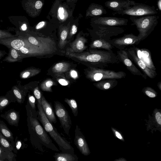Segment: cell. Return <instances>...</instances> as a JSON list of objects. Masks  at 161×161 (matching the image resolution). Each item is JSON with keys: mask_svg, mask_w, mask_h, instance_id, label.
I'll use <instances>...</instances> for the list:
<instances>
[{"mask_svg": "<svg viewBox=\"0 0 161 161\" xmlns=\"http://www.w3.org/2000/svg\"><path fill=\"white\" fill-rule=\"evenodd\" d=\"M21 28L23 31H25L27 29V26L25 24H24L21 26Z\"/></svg>", "mask_w": 161, "mask_h": 161, "instance_id": "obj_49", "label": "cell"}, {"mask_svg": "<svg viewBox=\"0 0 161 161\" xmlns=\"http://www.w3.org/2000/svg\"><path fill=\"white\" fill-rule=\"evenodd\" d=\"M77 31V27L75 25H73L72 26L71 34L72 35L75 34Z\"/></svg>", "mask_w": 161, "mask_h": 161, "instance_id": "obj_43", "label": "cell"}, {"mask_svg": "<svg viewBox=\"0 0 161 161\" xmlns=\"http://www.w3.org/2000/svg\"><path fill=\"white\" fill-rule=\"evenodd\" d=\"M16 156L12 152L6 151L0 147V161H15Z\"/></svg>", "mask_w": 161, "mask_h": 161, "instance_id": "obj_25", "label": "cell"}, {"mask_svg": "<svg viewBox=\"0 0 161 161\" xmlns=\"http://www.w3.org/2000/svg\"><path fill=\"white\" fill-rule=\"evenodd\" d=\"M115 134L116 136L118 138L120 139H122V136L119 132L117 131H116Z\"/></svg>", "mask_w": 161, "mask_h": 161, "instance_id": "obj_46", "label": "cell"}, {"mask_svg": "<svg viewBox=\"0 0 161 161\" xmlns=\"http://www.w3.org/2000/svg\"><path fill=\"white\" fill-rule=\"evenodd\" d=\"M94 36L96 39H101L108 42L111 37L123 33L125 30L123 28L96 24Z\"/></svg>", "mask_w": 161, "mask_h": 161, "instance_id": "obj_7", "label": "cell"}, {"mask_svg": "<svg viewBox=\"0 0 161 161\" xmlns=\"http://www.w3.org/2000/svg\"><path fill=\"white\" fill-rule=\"evenodd\" d=\"M96 24L110 26L126 25L128 20L124 18L114 17H98L94 20Z\"/></svg>", "mask_w": 161, "mask_h": 161, "instance_id": "obj_12", "label": "cell"}, {"mask_svg": "<svg viewBox=\"0 0 161 161\" xmlns=\"http://www.w3.org/2000/svg\"><path fill=\"white\" fill-rule=\"evenodd\" d=\"M155 118L157 123L160 125H161V114L159 112L156 113Z\"/></svg>", "mask_w": 161, "mask_h": 161, "instance_id": "obj_39", "label": "cell"}, {"mask_svg": "<svg viewBox=\"0 0 161 161\" xmlns=\"http://www.w3.org/2000/svg\"><path fill=\"white\" fill-rule=\"evenodd\" d=\"M45 22L44 21H41L39 22L36 26V29H39L43 26L45 25Z\"/></svg>", "mask_w": 161, "mask_h": 161, "instance_id": "obj_42", "label": "cell"}, {"mask_svg": "<svg viewBox=\"0 0 161 161\" xmlns=\"http://www.w3.org/2000/svg\"><path fill=\"white\" fill-rule=\"evenodd\" d=\"M58 12L59 14H63L64 13V9L62 7H60L58 9Z\"/></svg>", "mask_w": 161, "mask_h": 161, "instance_id": "obj_47", "label": "cell"}, {"mask_svg": "<svg viewBox=\"0 0 161 161\" xmlns=\"http://www.w3.org/2000/svg\"><path fill=\"white\" fill-rule=\"evenodd\" d=\"M28 103L32 110L34 111H36L35 105L36 99L35 97L33 95H31L29 94H28Z\"/></svg>", "mask_w": 161, "mask_h": 161, "instance_id": "obj_33", "label": "cell"}, {"mask_svg": "<svg viewBox=\"0 0 161 161\" xmlns=\"http://www.w3.org/2000/svg\"><path fill=\"white\" fill-rule=\"evenodd\" d=\"M71 76L74 78H75L77 77V72L75 70H72L70 72Z\"/></svg>", "mask_w": 161, "mask_h": 161, "instance_id": "obj_44", "label": "cell"}, {"mask_svg": "<svg viewBox=\"0 0 161 161\" xmlns=\"http://www.w3.org/2000/svg\"><path fill=\"white\" fill-rule=\"evenodd\" d=\"M59 16L60 18L62 19H63L64 18V14H59Z\"/></svg>", "mask_w": 161, "mask_h": 161, "instance_id": "obj_50", "label": "cell"}, {"mask_svg": "<svg viewBox=\"0 0 161 161\" xmlns=\"http://www.w3.org/2000/svg\"><path fill=\"white\" fill-rule=\"evenodd\" d=\"M126 76V74L124 71H115L91 67L88 68L86 73V77L93 82L109 79H120Z\"/></svg>", "mask_w": 161, "mask_h": 161, "instance_id": "obj_5", "label": "cell"}, {"mask_svg": "<svg viewBox=\"0 0 161 161\" xmlns=\"http://www.w3.org/2000/svg\"><path fill=\"white\" fill-rule=\"evenodd\" d=\"M118 81L115 79H109L101 80L94 84L97 88L101 89L108 90L116 86Z\"/></svg>", "mask_w": 161, "mask_h": 161, "instance_id": "obj_19", "label": "cell"}, {"mask_svg": "<svg viewBox=\"0 0 161 161\" xmlns=\"http://www.w3.org/2000/svg\"><path fill=\"white\" fill-rule=\"evenodd\" d=\"M41 106L43 111L49 122L52 124H56L57 120L53 111L52 105L42 95Z\"/></svg>", "mask_w": 161, "mask_h": 161, "instance_id": "obj_15", "label": "cell"}, {"mask_svg": "<svg viewBox=\"0 0 161 161\" xmlns=\"http://www.w3.org/2000/svg\"><path fill=\"white\" fill-rule=\"evenodd\" d=\"M0 132L10 142L14 148L13 151L14 152L15 145L13 134L6 124L2 120H0Z\"/></svg>", "mask_w": 161, "mask_h": 161, "instance_id": "obj_17", "label": "cell"}, {"mask_svg": "<svg viewBox=\"0 0 161 161\" xmlns=\"http://www.w3.org/2000/svg\"><path fill=\"white\" fill-rule=\"evenodd\" d=\"M14 36L11 33L0 30V39L14 37Z\"/></svg>", "mask_w": 161, "mask_h": 161, "instance_id": "obj_36", "label": "cell"}, {"mask_svg": "<svg viewBox=\"0 0 161 161\" xmlns=\"http://www.w3.org/2000/svg\"><path fill=\"white\" fill-rule=\"evenodd\" d=\"M67 36V32L66 30L63 31L61 33L59 44L62 46L64 45L65 43V40Z\"/></svg>", "mask_w": 161, "mask_h": 161, "instance_id": "obj_35", "label": "cell"}, {"mask_svg": "<svg viewBox=\"0 0 161 161\" xmlns=\"http://www.w3.org/2000/svg\"><path fill=\"white\" fill-rule=\"evenodd\" d=\"M158 17L155 14L141 17L130 16L129 19L132 22L131 25H135L139 31L137 36L142 40L153 30L158 24Z\"/></svg>", "mask_w": 161, "mask_h": 161, "instance_id": "obj_4", "label": "cell"}, {"mask_svg": "<svg viewBox=\"0 0 161 161\" xmlns=\"http://www.w3.org/2000/svg\"><path fill=\"white\" fill-rule=\"evenodd\" d=\"M129 58L142 70L147 76L151 78H153L157 75L155 70L148 67L144 62L137 56L136 47H131L126 50Z\"/></svg>", "mask_w": 161, "mask_h": 161, "instance_id": "obj_10", "label": "cell"}, {"mask_svg": "<svg viewBox=\"0 0 161 161\" xmlns=\"http://www.w3.org/2000/svg\"><path fill=\"white\" fill-rule=\"evenodd\" d=\"M90 47L92 48H102L107 51H111L114 47L108 42L105 40L96 39L91 44Z\"/></svg>", "mask_w": 161, "mask_h": 161, "instance_id": "obj_22", "label": "cell"}, {"mask_svg": "<svg viewBox=\"0 0 161 161\" xmlns=\"http://www.w3.org/2000/svg\"><path fill=\"white\" fill-rule=\"evenodd\" d=\"M42 3L40 1H37L35 4V7L37 9H40L42 6Z\"/></svg>", "mask_w": 161, "mask_h": 161, "instance_id": "obj_41", "label": "cell"}, {"mask_svg": "<svg viewBox=\"0 0 161 161\" xmlns=\"http://www.w3.org/2000/svg\"><path fill=\"white\" fill-rule=\"evenodd\" d=\"M28 113L29 129L32 145L42 152L45 151L44 149L45 148L59 151L40 123L37 118V112L31 109L29 110Z\"/></svg>", "mask_w": 161, "mask_h": 161, "instance_id": "obj_1", "label": "cell"}, {"mask_svg": "<svg viewBox=\"0 0 161 161\" xmlns=\"http://www.w3.org/2000/svg\"><path fill=\"white\" fill-rule=\"evenodd\" d=\"M53 85V82L51 80H47L42 83L41 88L43 91L52 92L51 87Z\"/></svg>", "mask_w": 161, "mask_h": 161, "instance_id": "obj_32", "label": "cell"}, {"mask_svg": "<svg viewBox=\"0 0 161 161\" xmlns=\"http://www.w3.org/2000/svg\"><path fill=\"white\" fill-rule=\"evenodd\" d=\"M135 3L131 0H109L105 3V5L108 8L117 12L132 6Z\"/></svg>", "mask_w": 161, "mask_h": 161, "instance_id": "obj_14", "label": "cell"}, {"mask_svg": "<svg viewBox=\"0 0 161 161\" xmlns=\"http://www.w3.org/2000/svg\"><path fill=\"white\" fill-rule=\"evenodd\" d=\"M38 111L37 119L42 124L45 131L57 144L62 152L74 154V149L70 142L64 138L62 137L57 131V129L47 119L41 105L37 103Z\"/></svg>", "mask_w": 161, "mask_h": 161, "instance_id": "obj_3", "label": "cell"}, {"mask_svg": "<svg viewBox=\"0 0 161 161\" xmlns=\"http://www.w3.org/2000/svg\"><path fill=\"white\" fill-rule=\"evenodd\" d=\"M86 42V40L82 37H80L76 39L71 45L72 51L78 53L82 52L86 47L85 45V43Z\"/></svg>", "mask_w": 161, "mask_h": 161, "instance_id": "obj_23", "label": "cell"}, {"mask_svg": "<svg viewBox=\"0 0 161 161\" xmlns=\"http://www.w3.org/2000/svg\"><path fill=\"white\" fill-rule=\"evenodd\" d=\"M0 117L6 120L8 124L12 126L18 127L20 119L18 112L13 109H10L1 114Z\"/></svg>", "mask_w": 161, "mask_h": 161, "instance_id": "obj_16", "label": "cell"}, {"mask_svg": "<svg viewBox=\"0 0 161 161\" xmlns=\"http://www.w3.org/2000/svg\"><path fill=\"white\" fill-rule=\"evenodd\" d=\"M66 54L81 61L88 63L93 67L104 68L110 64L119 63L118 58L112 50H91L82 53H75L67 51Z\"/></svg>", "mask_w": 161, "mask_h": 161, "instance_id": "obj_2", "label": "cell"}, {"mask_svg": "<svg viewBox=\"0 0 161 161\" xmlns=\"http://www.w3.org/2000/svg\"><path fill=\"white\" fill-rule=\"evenodd\" d=\"M64 101L70 107L74 116H77L78 113V108L76 100L73 98H65Z\"/></svg>", "mask_w": 161, "mask_h": 161, "instance_id": "obj_30", "label": "cell"}, {"mask_svg": "<svg viewBox=\"0 0 161 161\" xmlns=\"http://www.w3.org/2000/svg\"><path fill=\"white\" fill-rule=\"evenodd\" d=\"M16 101L7 96H0V111H2L11 102H15Z\"/></svg>", "mask_w": 161, "mask_h": 161, "instance_id": "obj_31", "label": "cell"}, {"mask_svg": "<svg viewBox=\"0 0 161 161\" xmlns=\"http://www.w3.org/2000/svg\"><path fill=\"white\" fill-rule=\"evenodd\" d=\"M161 82L160 81L158 83V87L160 89H161Z\"/></svg>", "mask_w": 161, "mask_h": 161, "instance_id": "obj_51", "label": "cell"}, {"mask_svg": "<svg viewBox=\"0 0 161 161\" xmlns=\"http://www.w3.org/2000/svg\"><path fill=\"white\" fill-rule=\"evenodd\" d=\"M5 51L0 50V59L5 54Z\"/></svg>", "mask_w": 161, "mask_h": 161, "instance_id": "obj_48", "label": "cell"}, {"mask_svg": "<svg viewBox=\"0 0 161 161\" xmlns=\"http://www.w3.org/2000/svg\"><path fill=\"white\" fill-rule=\"evenodd\" d=\"M157 5L158 10L161 11V0H158L157 1Z\"/></svg>", "mask_w": 161, "mask_h": 161, "instance_id": "obj_45", "label": "cell"}, {"mask_svg": "<svg viewBox=\"0 0 161 161\" xmlns=\"http://www.w3.org/2000/svg\"><path fill=\"white\" fill-rule=\"evenodd\" d=\"M53 156L56 161H77L78 158L75 154L63 152L55 153Z\"/></svg>", "mask_w": 161, "mask_h": 161, "instance_id": "obj_18", "label": "cell"}, {"mask_svg": "<svg viewBox=\"0 0 161 161\" xmlns=\"http://www.w3.org/2000/svg\"><path fill=\"white\" fill-rule=\"evenodd\" d=\"M141 41V38L138 36L131 33L125 34L121 37L111 39L108 42L117 49L123 50L128 46L138 44Z\"/></svg>", "mask_w": 161, "mask_h": 161, "instance_id": "obj_9", "label": "cell"}, {"mask_svg": "<svg viewBox=\"0 0 161 161\" xmlns=\"http://www.w3.org/2000/svg\"><path fill=\"white\" fill-rule=\"evenodd\" d=\"M40 72L39 69L30 68L21 72L20 73L19 76L22 79H27L37 75Z\"/></svg>", "mask_w": 161, "mask_h": 161, "instance_id": "obj_26", "label": "cell"}, {"mask_svg": "<svg viewBox=\"0 0 161 161\" xmlns=\"http://www.w3.org/2000/svg\"><path fill=\"white\" fill-rule=\"evenodd\" d=\"M23 58L17 50L13 48H9L8 55L3 60V61L8 63H14L21 61Z\"/></svg>", "mask_w": 161, "mask_h": 161, "instance_id": "obj_20", "label": "cell"}, {"mask_svg": "<svg viewBox=\"0 0 161 161\" xmlns=\"http://www.w3.org/2000/svg\"><path fill=\"white\" fill-rule=\"evenodd\" d=\"M54 106L55 114L60 121L61 126L65 134L69 136L72 121L68 111L62 103L58 101L54 102Z\"/></svg>", "mask_w": 161, "mask_h": 161, "instance_id": "obj_8", "label": "cell"}, {"mask_svg": "<svg viewBox=\"0 0 161 161\" xmlns=\"http://www.w3.org/2000/svg\"><path fill=\"white\" fill-rule=\"evenodd\" d=\"M140 50L141 57L140 58L148 67L155 70L156 68L152 61L151 54L149 50L146 49H140Z\"/></svg>", "mask_w": 161, "mask_h": 161, "instance_id": "obj_21", "label": "cell"}, {"mask_svg": "<svg viewBox=\"0 0 161 161\" xmlns=\"http://www.w3.org/2000/svg\"><path fill=\"white\" fill-rule=\"evenodd\" d=\"M0 147L7 151L12 152L14 148L10 142L0 132Z\"/></svg>", "mask_w": 161, "mask_h": 161, "instance_id": "obj_27", "label": "cell"}, {"mask_svg": "<svg viewBox=\"0 0 161 161\" xmlns=\"http://www.w3.org/2000/svg\"><path fill=\"white\" fill-rule=\"evenodd\" d=\"M15 142V147L17 149H19L22 145V143L21 140L18 139L17 138V137L16 138V139ZM15 152V151H14Z\"/></svg>", "mask_w": 161, "mask_h": 161, "instance_id": "obj_38", "label": "cell"}, {"mask_svg": "<svg viewBox=\"0 0 161 161\" xmlns=\"http://www.w3.org/2000/svg\"><path fill=\"white\" fill-rule=\"evenodd\" d=\"M117 53V55L119 61L122 63L132 74L142 76L145 79H147V76L142 73L129 58L126 50H119Z\"/></svg>", "mask_w": 161, "mask_h": 161, "instance_id": "obj_11", "label": "cell"}, {"mask_svg": "<svg viewBox=\"0 0 161 161\" xmlns=\"http://www.w3.org/2000/svg\"><path fill=\"white\" fill-rule=\"evenodd\" d=\"M158 13L154 6H151L142 3H136L132 6L115 13L121 14L130 16H138L155 15Z\"/></svg>", "mask_w": 161, "mask_h": 161, "instance_id": "obj_6", "label": "cell"}, {"mask_svg": "<svg viewBox=\"0 0 161 161\" xmlns=\"http://www.w3.org/2000/svg\"><path fill=\"white\" fill-rule=\"evenodd\" d=\"M12 89L13 93L16 101L19 104L23 103L25 100V94L16 86H14Z\"/></svg>", "mask_w": 161, "mask_h": 161, "instance_id": "obj_29", "label": "cell"}, {"mask_svg": "<svg viewBox=\"0 0 161 161\" xmlns=\"http://www.w3.org/2000/svg\"><path fill=\"white\" fill-rule=\"evenodd\" d=\"M33 92L37 100V103L41 105V99L42 95L38 87H36L34 89Z\"/></svg>", "mask_w": 161, "mask_h": 161, "instance_id": "obj_34", "label": "cell"}, {"mask_svg": "<svg viewBox=\"0 0 161 161\" xmlns=\"http://www.w3.org/2000/svg\"><path fill=\"white\" fill-rule=\"evenodd\" d=\"M153 90L149 87L145 88V93L149 97H154L156 95L155 93L153 92Z\"/></svg>", "mask_w": 161, "mask_h": 161, "instance_id": "obj_37", "label": "cell"}, {"mask_svg": "<svg viewBox=\"0 0 161 161\" xmlns=\"http://www.w3.org/2000/svg\"><path fill=\"white\" fill-rule=\"evenodd\" d=\"M92 8L90 12L92 16H100L107 13L106 10L101 5L95 4Z\"/></svg>", "mask_w": 161, "mask_h": 161, "instance_id": "obj_28", "label": "cell"}, {"mask_svg": "<svg viewBox=\"0 0 161 161\" xmlns=\"http://www.w3.org/2000/svg\"><path fill=\"white\" fill-rule=\"evenodd\" d=\"M74 144L80 153L85 156L90 154V150L84 136L78 125L75 130Z\"/></svg>", "mask_w": 161, "mask_h": 161, "instance_id": "obj_13", "label": "cell"}, {"mask_svg": "<svg viewBox=\"0 0 161 161\" xmlns=\"http://www.w3.org/2000/svg\"><path fill=\"white\" fill-rule=\"evenodd\" d=\"M58 82L60 84L64 86H65L68 85V82L65 79H60L58 80Z\"/></svg>", "mask_w": 161, "mask_h": 161, "instance_id": "obj_40", "label": "cell"}, {"mask_svg": "<svg viewBox=\"0 0 161 161\" xmlns=\"http://www.w3.org/2000/svg\"><path fill=\"white\" fill-rule=\"evenodd\" d=\"M70 67V64L66 62H59L56 64L52 68V71L53 73L60 74L69 70Z\"/></svg>", "mask_w": 161, "mask_h": 161, "instance_id": "obj_24", "label": "cell"}]
</instances>
